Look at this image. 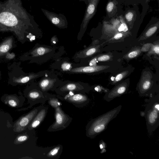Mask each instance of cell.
Instances as JSON below:
<instances>
[{
    "mask_svg": "<svg viewBox=\"0 0 159 159\" xmlns=\"http://www.w3.org/2000/svg\"><path fill=\"white\" fill-rule=\"evenodd\" d=\"M118 30L119 31V32H121V31H123L124 30V27L122 24H121L120 25L119 27L118 28Z\"/></svg>",
    "mask_w": 159,
    "mask_h": 159,
    "instance_id": "32",
    "label": "cell"
},
{
    "mask_svg": "<svg viewBox=\"0 0 159 159\" xmlns=\"http://www.w3.org/2000/svg\"><path fill=\"white\" fill-rule=\"evenodd\" d=\"M141 52L140 48H137L128 53L124 56V57L127 59H132L139 55Z\"/></svg>",
    "mask_w": 159,
    "mask_h": 159,
    "instance_id": "13",
    "label": "cell"
},
{
    "mask_svg": "<svg viewBox=\"0 0 159 159\" xmlns=\"http://www.w3.org/2000/svg\"><path fill=\"white\" fill-rule=\"evenodd\" d=\"M49 49L45 47H40L35 49L32 52V55L34 56L43 55L49 52Z\"/></svg>",
    "mask_w": 159,
    "mask_h": 159,
    "instance_id": "15",
    "label": "cell"
},
{
    "mask_svg": "<svg viewBox=\"0 0 159 159\" xmlns=\"http://www.w3.org/2000/svg\"><path fill=\"white\" fill-rule=\"evenodd\" d=\"M159 46L158 43L154 45H152L151 49L148 52V54L151 55L153 54L159 55Z\"/></svg>",
    "mask_w": 159,
    "mask_h": 159,
    "instance_id": "19",
    "label": "cell"
},
{
    "mask_svg": "<svg viewBox=\"0 0 159 159\" xmlns=\"http://www.w3.org/2000/svg\"><path fill=\"white\" fill-rule=\"evenodd\" d=\"M49 103L52 107L56 108L59 107V106L60 105V103L56 99L50 100Z\"/></svg>",
    "mask_w": 159,
    "mask_h": 159,
    "instance_id": "25",
    "label": "cell"
},
{
    "mask_svg": "<svg viewBox=\"0 0 159 159\" xmlns=\"http://www.w3.org/2000/svg\"><path fill=\"white\" fill-rule=\"evenodd\" d=\"M134 14L132 12L129 11L126 13L125 15L126 22L128 23L131 22L134 18Z\"/></svg>",
    "mask_w": 159,
    "mask_h": 159,
    "instance_id": "23",
    "label": "cell"
},
{
    "mask_svg": "<svg viewBox=\"0 0 159 159\" xmlns=\"http://www.w3.org/2000/svg\"><path fill=\"white\" fill-rule=\"evenodd\" d=\"M108 66H96L81 67L72 69L71 72L76 73H91L103 70L109 68Z\"/></svg>",
    "mask_w": 159,
    "mask_h": 159,
    "instance_id": "8",
    "label": "cell"
},
{
    "mask_svg": "<svg viewBox=\"0 0 159 159\" xmlns=\"http://www.w3.org/2000/svg\"><path fill=\"white\" fill-rule=\"evenodd\" d=\"M13 39L9 38L6 39L0 45V56L6 53L12 47Z\"/></svg>",
    "mask_w": 159,
    "mask_h": 159,
    "instance_id": "10",
    "label": "cell"
},
{
    "mask_svg": "<svg viewBox=\"0 0 159 159\" xmlns=\"http://www.w3.org/2000/svg\"><path fill=\"white\" fill-rule=\"evenodd\" d=\"M56 121L51 126L53 131H57L64 129L68 123L69 119L59 107L56 108Z\"/></svg>",
    "mask_w": 159,
    "mask_h": 159,
    "instance_id": "5",
    "label": "cell"
},
{
    "mask_svg": "<svg viewBox=\"0 0 159 159\" xmlns=\"http://www.w3.org/2000/svg\"><path fill=\"white\" fill-rule=\"evenodd\" d=\"M128 71H126L122 72L119 73L117 76H116L115 78V80L114 81L113 83L115 84L120 81L124 78L128 73Z\"/></svg>",
    "mask_w": 159,
    "mask_h": 159,
    "instance_id": "20",
    "label": "cell"
},
{
    "mask_svg": "<svg viewBox=\"0 0 159 159\" xmlns=\"http://www.w3.org/2000/svg\"><path fill=\"white\" fill-rule=\"evenodd\" d=\"M115 5L113 2H109L107 7V10L108 13H111L114 8Z\"/></svg>",
    "mask_w": 159,
    "mask_h": 159,
    "instance_id": "26",
    "label": "cell"
},
{
    "mask_svg": "<svg viewBox=\"0 0 159 159\" xmlns=\"http://www.w3.org/2000/svg\"><path fill=\"white\" fill-rule=\"evenodd\" d=\"M152 45L151 44H148L145 45L142 47V51H146L148 49H150V47H151V46Z\"/></svg>",
    "mask_w": 159,
    "mask_h": 159,
    "instance_id": "31",
    "label": "cell"
},
{
    "mask_svg": "<svg viewBox=\"0 0 159 159\" xmlns=\"http://www.w3.org/2000/svg\"><path fill=\"white\" fill-rule=\"evenodd\" d=\"M158 27V23L150 27L146 30L140 40L145 39L151 36L156 32Z\"/></svg>",
    "mask_w": 159,
    "mask_h": 159,
    "instance_id": "11",
    "label": "cell"
},
{
    "mask_svg": "<svg viewBox=\"0 0 159 159\" xmlns=\"http://www.w3.org/2000/svg\"><path fill=\"white\" fill-rule=\"evenodd\" d=\"M41 10L45 16L52 24L60 28H65L67 27L68 21L66 17L64 15L61 14H57L43 8H41Z\"/></svg>",
    "mask_w": 159,
    "mask_h": 159,
    "instance_id": "4",
    "label": "cell"
},
{
    "mask_svg": "<svg viewBox=\"0 0 159 159\" xmlns=\"http://www.w3.org/2000/svg\"><path fill=\"white\" fill-rule=\"evenodd\" d=\"M13 54H12L11 55H10V54H8V55H7V58L8 59H13V58H14V55H13Z\"/></svg>",
    "mask_w": 159,
    "mask_h": 159,
    "instance_id": "34",
    "label": "cell"
},
{
    "mask_svg": "<svg viewBox=\"0 0 159 159\" xmlns=\"http://www.w3.org/2000/svg\"><path fill=\"white\" fill-rule=\"evenodd\" d=\"M38 112L37 110H35L25 116L21 118L15 123L14 131L20 132L25 130L30 123L35 118Z\"/></svg>",
    "mask_w": 159,
    "mask_h": 159,
    "instance_id": "6",
    "label": "cell"
},
{
    "mask_svg": "<svg viewBox=\"0 0 159 159\" xmlns=\"http://www.w3.org/2000/svg\"><path fill=\"white\" fill-rule=\"evenodd\" d=\"M99 1L100 0H79L80 2H84L87 6L81 25L80 33H83L86 30L90 21L96 13Z\"/></svg>",
    "mask_w": 159,
    "mask_h": 159,
    "instance_id": "3",
    "label": "cell"
},
{
    "mask_svg": "<svg viewBox=\"0 0 159 159\" xmlns=\"http://www.w3.org/2000/svg\"><path fill=\"white\" fill-rule=\"evenodd\" d=\"M52 82L48 79H45L42 81L40 83V86L43 90L48 89L51 86Z\"/></svg>",
    "mask_w": 159,
    "mask_h": 159,
    "instance_id": "17",
    "label": "cell"
},
{
    "mask_svg": "<svg viewBox=\"0 0 159 159\" xmlns=\"http://www.w3.org/2000/svg\"><path fill=\"white\" fill-rule=\"evenodd\" d=\"M68 100L71 102L78 103L87 101V98L85 95L77 94L70 97Z\"/></svg>",
    "mask_w": 159,
    "mask_h": 159,
    "instance_id": "12",
    "label": "cell"
},
{
    "mask_svg": "<svg viewBox=\"0 0 159 159\" xmlns=\"http://www.w3.org/2000/svg\"><path fill=\"white\" fill-rule=\"evenodd\" d=\"M9 104L12 107H16L17 105V102L14 100L11 99L9 100Z\"/></svg>",
    "mask_w": 159,
    "mask_h": 159,
    "instance_id": "30",
    "label": "cell"
},
{
    "mask_svg": "<svg viewBox=\"0 0 159 159\" xmlns=\"http://www.w3.org/2000/svg\"><path fill=\"white\" fill-rule=\"evenodd\" d=\"M121 105L92 120L87 126V135L93 138L104 131L110 122L116 118L120 112Z\"/></svg>",
    "mask_w": 159,
    "mask_h": 159,
    "instance_id": "1",
    "label": "cell"
},
{
    "mask_svg": "<svg viewBox=\"0 0 159 159\" xmlns=\"http://www.w3.org/2000/svg\"><path fill=\"white\" fill-rule=\"evenodd\" d=\"M28 138V136L26 135H21L18 136L15 141V143L16 144H19L23 142L27 141Z\"/></svg>",
    "mask_w": 159,
    "mask_h": 159,
    "instance_id": "21",
    "label": "cell"
},
{
    "mask_svg": "<svg viewBox=\"0 0 159 159\" xmlns=\"http://www.w3.org/2000/svg\"><path fill=\"white\" fill-rule=\"evenodd\" d=\"M78 86L76 84L74 83L68 84L62 88L63 91H72L78 90Z\"/></svg>",
    "mask_w": 159,
    "mask_h": 159,
    "instance_id": "18",
    "label": "cell"
},
{
    "mask_svg": "<svg viewBox=\"0 0 159 159\" xmlns=\"http://www.w3.org/2000/svg\"><path fill=\"white\" fill-rule=\"evenodd\" d=\"M60 149V147H58L52 149L48 154V155L49 157H53L56 155L58 153Z\"/></svg>",
    "mask_w": 159,
    "mask_h": 159,
    "instance_id": "27",
    "label": "cell"
},
{
    "mask_svg": "<svg viewBox=\"0 0 159 159\" xmlns=\"http://www.w3.org/2000/svg\"><path fill=\"white\" fill-rule=\"evenodd\" d=\"M29 97L31 99H36L40 97V94L36 91H33L30 92L29 94Z\"/></svg>",
    "mask_w": 159,
    "mask_h": 159,
    "instance_id": "24",
    "label": "cell"
},
{
    "mask_svg": "<svg viewBox=\"0 0 159 159\" xmlns=\"http://www.w3.org/2000/svg\"><path fill=\"white\" fill-rule=\"evenodd\" d=\"M124 34L122 33H118L116 34L111 39L112 40H118L122 38Z\"/></svg>",
    "mask_w": 159,
    "mask_h": 159,
    "instance_id": "29",
    "label": "cell"
},
{
    "mask_svg": "<svg viewBox=\"0 0 159 159\" xmlns=\"http://www.w3.org/2000/svg\"><path fill=\"white\" fill-rule=\"evenodd\" d=\"M46 114V110H41L36 116L34 119L28 126L29 130H31L37 128L44 120Z\"/></svg>",
    "mask_w": 159,
    "mask_h": 159,
    "instance_id": "9",
    "label": "cell"
},
{
    "mask_svg": "<svg viewBox=\"0 0 159 159\" xmlns=\"http://www.w3.org/2000/svg\"><path fill=\"white\" fill-rule=\"evenodd\" d=\"M36 75H31L29 76L15 78L14 79V82L16 83H25L34 78Z\"/></svg>",
    "mask_w": 159,
    "mask_h": 159,
    "instance_id": "16",
    "label": "cell"
},
{
    "mask_svg": "<svg viewBox=\"0 0 159 159\" xmlns=\"http://www.w3.org/2000/svg\"><path fill=\"white\" fill-rule=\"evenodd\" d=\"M65 66L63 65L62 66L63 68H65L67 69H69L70 67V65L69 64H65L64 65Z\"/></svg>",
    "mask_w": 159,
    "mask_h": 159,
    "instance_id": "33",
    "label": "cell"
},
{
    "mask_svg": "<svg viewBox=\"0 0 159 159\" xmlns=\"http://www.w3.org/2000/svg\"><path fill=\"white\" fill-rule=\"evenodd\" d=\"M111 56L109 55H101L97 57V60L100 62L108 61L110 60Z\"/></svg>",
    "mask_w": 159,
    "mask_h": 159,
    "instance_id": "22",
    "label": "cell"
},
{
    "mask_svg": "<svg viewBox=\"0 0 159 159\" xmlns=\"http://www.w3.org/2000/svg\"><path fill=\"white\" fill-rule=\"evenodd\" d=\"M120 20L121 22L122 23L124 27V30L123 31L124 33H126V32L128 31V26H127L125 20L122 16H121L120 17Z\"/></svg>",
    "mask_w": 159,
    "mask_h": 159,
    "instance_id": "28",
    "label": "cell"
},
{
    "mask_svg": "<svg viewBox=\"0 0 159 159\" xmlns=\"http://www.w3.org/2000/svg\"><path fill=\"white\" fill-rule=\"evenodd\" d=\"M100 46H93L85 50L84 51V56L88 57L91 56L96 53L99 50Z\"/></svg>",
    "mask_w": 159,
    "mask_h": 159,
    "instance_id": "14",
    "label": "cell"
},
{
    "mask_svg": "<svg viewBox=\"0 0 159 159\" xmlns=\"http://www.w3.org/2000/svg\"><path fill=\"white\" fill-rule=\"evenodd\" d=\"M147 103L144 112L148 132L151 134L159 125V99L158 97L151 95Z\"/></svg>",
    "mask_w": 159,
    "mask_h": 159,
    "instance_id": "2",
    "label": "cell"
},
{
    "mask_svg": "<svg viewBox=\"0 0 159 159\" xmlns=\"http://www.w3.org/2000/svg\"><path fill=\"white\" fill-rule=\"evenodd\" d=\"M128 87V84L126 83L119 84L106 94L104 97V100L109 102L115 98L120 97L126 92Z\"/></svg>",
    "mask_w": 159,
    "mask_h": 159,
    "instance_id": "7",
    "label": "cell"
}]
</instances>
